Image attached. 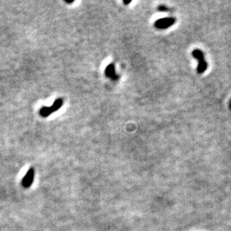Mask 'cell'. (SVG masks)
Instances as JSON below:
<instances>
[{
  "label": "cell",
  "instance_id": "6da1fadb",
  "mask_svg": "<svg viewBox=\"0 0 231 231\" xmlns=\"http://www.w3.org/2000/svg\"><path fill=\"white\" fill-rule=\"evenodd\" d=\"M63 104V100L62 99H57L55 100V102L53 103V105L51 107H42L39 110V114L43 117H47L51 114L60 109Z\"/></svg>",
  "mask_w": 231,
  "mask_h": 231
},
{
  "label": "cell",
  "instance_id": "7a4b0ae2",
  "mask_svg": "<svg viewBox=\"0 0 231 231\" xmlns=\"http://www.w3.org/2000/svg\"><path fill=\"white\" fill-rule=\"evenodd\" d=\"M192 55L194 58H197L199 60V65H198V68H197V72L199 74L203 73L206 70V68H207V63H206V62L205 60L203 52H201L200 50L195 49V50L193 51Z\"/></svg>",
  "mask_w": 231,
  "mask_h": 231
},
{
  "label": "cell",
  "instance_id": "3957f363",
  "mask_svg": "<svg viewBox=\"0 0 231 231\" xmlns=\"http://www.w3.org/2000/svg\"><path fill=\"white\" fill-rule=\"evenodd\" d=\"M175 22V19L172 17H167V18H162L158 19L156 22L154 23V26L157 28H161V29H165L172 26Z\"/></svg>",
  "mask_w": 231,
  "mask_h": 231
},
{
  "label": "cell",
  "instance_id": "277c9868",
  "mask_svg": "<svg viewBox=\"0 0 231 231\" xmlns=\"http://www.w3.org/2000/svg\"><path fill=\"white\" fill-rule=\"evenodd\" d=\"M34 170L33 168H31V169L28 170L26 175L22 179V186L25 188H29L31 185H32L33 182H34Z\"/></svg>",
  "mask_w": 231,
  "mask_h": 231
},
{
  "label": "cell",
  "instance_id": "5b68a950",
  "mask_svg": "<svg viewBox=\"0 0 231 231\" xmlns=\"http://www.w3.org/2000/svg\"><path fill=\"white\" fill-rule=\"evenodd\" d=\"M105 75H106L107 77L111 79V80L116 81V80H117L118 79V75L116 74L115 65H114L113 63H110V64H109V65L106 67V69H105Z\"/></svg>",
  "mask_w": 231,
  "mask_h": 231
},
{
  "label": "cell",
  "instance_id": "8992f818",
  "mask_svg": "<svg viewBox=\"0 0 231 231\" xmlns=\"http://www.w3.org/2000/svg\"><path fill=\"white\" fill-rule=\"evenodd\" d=\"M157 9H158L159 11H166V10H168V8L165 7V6H163V5H162V6H159Z\"/></svg>",
  "mask_w": 231,
  "mask_h": 231
},
{
  "label": "cell",
  "instance_id": "52a82bcc",
  "mask_svg": "<svg viewBox=\"0 0 231 231\" xmlns=\"http://www.w3.org/2000/svg\"><path fill=\"white\" fill-rule=\"evenodd\" d=\"M130 3L131 1H126V0L123 1V4H124V5H128V4H130Z\"/></svg>",
  "mask_w": 231,
  "mask_h": 231
}]
</instances>
